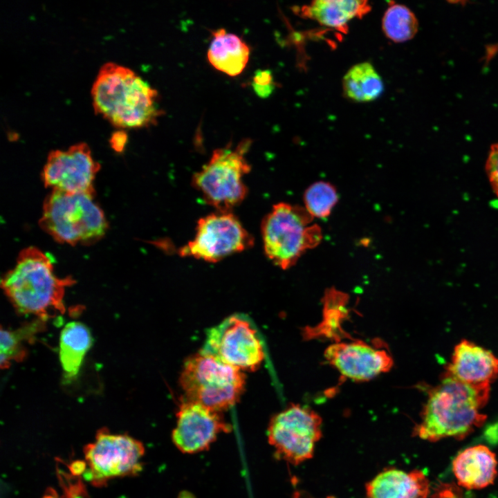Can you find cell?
Instances as JSON below:
<instances>
[{
  "instance_id": "7a4b0ae2",
  "label": "cell",
  "mask_w": 498,
  "mask_h": 498,
  "mask_svg": "<svg viewBox=\"0 0 498 498\" xmlns=\"http://www.w3.org/2000/svg\"><path fill=\"white\" fill-rule=\"evenodd\" d=\"M91 94L95 113L119 129L149 127L163 113L158 91L131 69L114 62L100 68Z\"/></svg>"
},
{
  "instance_id": "9c48e42d",
  "label": "cell",
  "mask_w": 498,
  "mask_h": 498,
  "mask_svg": "<svg viewBox=\"0 0 498 498\" xmlns=\"http://www.w3.org/2000/svg\"><path fill=\"white\" fill-rule=\"evenodd\" d=\"M322 420L311 408L291 404L275 415L268 427V439L276 455L293 465L311 459L322 437Z\"/></svg>"
},
{
  "instance_id": "5bb4252c",
  "label": "cell",
  "mask_w": 498,
  "mask_h": 498,
  "mask_svg": "<svg viewBox=\"0 0 498 498\" xmlns=\"http://www.w3.org/2000/svg\"><path fill=\"white\" fill-rule=\"evenodd\" d=\"M329 365L342 376L354 381H367L389 371L394 360L385 349L360 340L336 342L324 351Z\"/></svg>"
},
{
  "instance_id": "ba28073f",
  "label": "cell",
  "mask_w": 498,
  "mask_h": 498,
  "mask_svg": "<svg viewBox=\"0 0 498 498\" xmlns=\"http://www.w3.org/2000/svg\"><path fill=\"white\" fill-rule=\"evenodd\" d=\"M144 454L145 447L138 439L102 428L84 448L82 477L95 486H102L115 478L138 474L142 470Z\"/></svg>"
},
{
  "instance_id": "ac0fdd59",
  "label": "cell",
  "mask_w": 498,
  "mask_h": 498,
  "mask_svg": "<svg viewBox=\"0 0 498 498\" xmlns=\"http://www.w3.org/2000/svg\"><path fill=\"white\" fill-rule=\"evenodd\" d=\"M212 36L207 53L210 64L228 75H239L249 60L248 45L238 35L228 33L224 28L213 31Z\"/></svg>"
},
{
  "instance_id": "d4e9b609",
  "label": "cell",
  "mask_w": 498,
  "mask_h": 498,
  "mask_svg": "<svg viewBox=\"0 0 498 498\" xmlns=\"http://www.w3.org/2000/svg\"><path fill=\"white\" fill-rule=\"evenodd\" d=\"M70 472L57 466V474L61 486L62 492L49 488L41 498H88L86 488L83 483L82 474L75 472L71 465H68Z\"/></svg>"
},
{
  "instance_id": "ffe728a7",
  "label": "cell",
  "mask_w": 498,
  "mask_h": 498,
  "mask_svg": "<svg viewBox=\"0 0 498 498\" xmlns=\"http://www.w3.org/2000/svg\"><path fill=\"white\" fill-rule=\"evenodd\" d=\"M92 342L89 329L81 322H71L62 329L59 356L64 378L67 383L77 378Z\"/></svg>"
},
{
  "instance_id": "d6986e66",
  "label": "cell",
  "mask_w": 498,
  "mask_h": 498,
  "mask_svg": "<svg viewBox=\"0 0 498 498\" xmlns=\"http://www.w3.org/2000/svg\"><path fill=\"white\" fill-rule=\"evenodd\" d=\"M371 10L367 1L316 0L302 8L303 16L324 26L343 31L347 24Z\"/></svg>"
},
{
  "instance_id": "9a60e30c",
  "label": "cell",
  "mask_w": 498,
  "mask_h": 498,
  "mask_svg": "<svg viewBox=\"0 0 498 498\" xmlns=\"http://www.w3.org/2000/svg\"><path fill=\"white\" fill-rule=\"evenodd\" d=\"M444 374L474 386H490L498 376V358L466 340L454 349Z\"/></svg>"
},
{
  "instance_id": "2e32d148",
  "label": "cell",
  "mask_w": 498,
  "mask_h": 498,
  "mask_svg": "<svg viewBox=\"0 0 498 498\" xmlns=\"http://www.w3.org/2000/svg\"><path fill=\"white\" fill-rule=\"evenodd\" d=\"M429 494V481L420 470L388 468L365 486V498H427Z\"/></svg>"
},
{
  "instance_id": "52a82bcc",
  "label": "cell",
  "mask_w": 498,
  "mask_h": 498,
  "mask_svg": "<svg viewBox=\"0 0 498 498\" xmlns=\"http://www.w3.org/2000/svg\"><path fill=\"white\" fill-rule=\"evenodd\" d=\"M250 145V139H244L234 147L229 145L214 149L210 160L194 174L193 187L216 210L231 211L246 197L243 178L251 169L246 157Z\"/></svg>"
},
{
  "instance_id": "7402d4cb",
  "label": "cell",
  "mask_w": 498,
  "mask_h": 498,
  "mask_svg": "<svg viewBox=\"0 0 498 498\" xmlns=\"http://www.w3.org/2000/svg\"><path fill=\"white\" fill-rule=\"evenodd\" d=\"M44 320L37 318L16 329L1 328L0 365L1 369H8L12 362H21L27 356L25 343L31 342L37 333L44 331Z\"/></svg>"
},
{
  "instance_id": "83f0119b",
  "label": "cell",
  "mask_w": 498,
  "mask_h": 498,
  "mask_svg": "<svg viewBox=\"0 0 498 498\" xmlns=\"http://www.w3.org/2000/svg\"><path fill=\"white\" fill-rule=\"evenodd\" d=\"M127 142V134L125 131L119 130L112 133L110 143L111 147L117 152L123 151Z\"/></svg>"
},
{
  "instance_id": "44dd1931",
  "label": "cell",
  "mask_w": 498,
  "mask_h": 498,
  "mask_svg": "<svg viewBox=\"0 0 498 498\" xmlns=\"http://www.w3.org/2000/svg\"><path fill=\"white\" fill-rule=\"evenodd\" d=\"M343 94L355 102H369L384 91V83L375 67L368 62L352 66L342 78Z\"/></svg>"
},
{
  "instance_id": "603a6c76",
  "label": "cell",
  "mask_w": 498,
  "mask_h": 498,
  "mask_svg": "<svg viewBox=\"0 0 498 498\" xmlns=\"http://www.w3.org/2000/svg\"><path fill=\"white\" fill-rule=\"evenodd\" d=\"M418 29L414 13L406 6L393 3L385 10L382 19V30L385 37L395 43L412 39Z\"/></svg>"
},
{
  "instance_id": "30bf717a",
  "label": "cell",
  "mask_w": 498,
  "mask_h": 498,
  "mask_svg": "<svg viewBox=\"0 0 498 498\" xmlns=\"http://www.w3.org/2000/svg\"><path fill=\"white\" fill-rule=\"evenodd\" d=\"M254 239L232 211L216 210L197 221L193 239L181 248V257L210 263L249 249Z\"/></svg>"
},
{
  "instance_id": "8992f818",
  "label": "cell",
  "mask_w": 498,
  "mask_h": 498,
  "mask_svg": "<svg viewBox=\"0 0 498 498\" xmlns=\"http://www.w3.org/2000/svg\"><path fill=\"white\" fill-rule=\"evenodd\" d=\"M179 382L184 400L221 412L238 401L245 387V376L201 350L185 361Z\"/></svg>"
},
{
  "instance_id": "6da1fadb",
  "label": "cell",
  "mask_w": 498,
  "mask_h": 498,
  "mask_svg": "<svg viewBox=\"0 0 498 498\" xmlns=\"http://www.w3.org/2000/svg\"><path fill=\"white\" fill-rule=\"evenodd\" d=\"M489 394L490 386L471 385L443 374L428 393L414 436L430 442L464 439L485 423L486 416L480 411Z\"/></svg>"
},
{
  "instance_id": "7c38bea8",
  "label": "cell",
  "mask_w": 498,
  "mask_h": 498,
  "mask_svg": "<svg viewBox=\"0 0 498 498\" xmlns=\"http://www.w3.org/2000/svg\"><path fill=\"white\" fill-rule=\"evenodd\" d=\"M100 165L89 145L80 142L66 150H53L42 172L46 187L67 193L95 194L93 182Z\"/></svg>"
},
{
  "instance_id": "4fadbf2b",
  "label": "cell",
  "mask_w": 498,
  "mask_h": 498,
  "mask_svg": "<svg viewBox=\"0 0 498 498\" xmlns=\"http://www.w3.org/2000/svg\"><path fill=\"white\" fill-rule=\"evenodd\" d=\"M172 441L182 452L196 453L209 448L221 432L230 430L220 412L201 404L183 400L176 414Z\"/></svg>"
},
{
  "instance_id": "5b68a950",
  "label": "cell",
  "mask_w": 498,
  "mask_h": 498,
  "mask_svg": "<svg viewBox=\"0 0 498 498\" xmlns=\"http://www.w3.org/2000/svg\"><path fill=\"white\" fill-rule=\"evenodd\" d=\"M304 206L280 202L264 217L261 234L266 257L282 270L297 262L323 238L322 228Z\"/></svg>"
},
{
  "instance_id": "3957f363",
  "label": "cell",
  "mask_w": 498,
  "mask_h": 498,
  "mask_svg": "<svg viewBox=\"0 0 498 498\" xmlns=\"http://www.w3.org/2000/svg\"><path fill=\"white\" fill-rule=\"evenodd\" d=\"M75 283L71 277H57L50 256L30 246L19 254L15 267L2 277L1 286L17 313L46 321L64 313L66 288Z\"/></svg>"
},
{
  "instance_id": "4316f807",
  "label": "cell",
  "mask_w": 498,
  "mask_h": 498,
  "mask_svg": "<svg viewBox=\"0 0 498 498\" xmlns=\"http://www.w3.org/2000/svg\"><path fill=\"white\" fill-rule=\"evenodd\" d=\"M486 171L494 193L498 197V142L492 145L486 164Z\"/></svg>"
},
{
  "instance_id": "cb8c5ba5",
  "label": "cell",
  "mask_w": 498,
  "mask_h": 498,
  "mask_svg": "<svg viewBox=\"0 0 498 498\" xmlns=\"http://www.w3.org/2000/svg\"><path fill=\"white\" fill-rule=\"evenodd\" d=\"M338 199L336 187L329 182L320 181L305 190L304 207L314 219H325L331 214Z\"/></svg>"
},
{
  "instance_id": "484cf974",
  "label": "cell",
  "mask_w": 498,
  "mask_h": 498,
  "mask_svg": "<svg viewBox=\"0 0 498 498\" xmlns=\"http://www.w3.org/2000/svg\"><path fill=\"white\" fill-rule=\"evenodd\" d=\"M252 87L255 93L261 98L268 97L275 88L272 72L269 70L256 71L253 77Z\"/></svg>"
},
{
  "instance_id": "e0dca14e",
  "label": "cell",
  "mask_w": 498,
  "mask_h": 498,
  "mask_svg": "<svg viewBox=\"0 0 498 498\" xmlns=\"http://www.w3.org/2000/svg\"><path fill=\"white\" fill-rule=\"evenodd\" d=\"M496 456L487 446L477 445L461 452L452 462V470L460 486L482 489L493 483L497 471Z\"/></svg>"
},
{
  "instance_id": "277c9868",
  "label": "cell",
  "mask_w": 498,
  "mask_h": 498,
  "mask_svg": "<svg viewBox=\"0 0 498 498\" xmlns=\"http://www.w3.org/2000/svg\"><path fill=\"white\" fill-rule=\"evenodd\" d=\"M39 224L57 242L71 246L94 243L108 228L94 194L57 190H52L45 199Z\"/></svg>"
},
{
  "instance_id": "8fae6325",
  "label": "cell",
  "mask_w": 498,
  "mask_h": 498,
  "mask_svg": "<svg viewBox=\"0 0 498 498\" xmlns=\"http://www.w3.org/2000/svg\"><path fill=\"white\" fill-rule=\"evenodd\" d=\"M202 350L241 371L256 370L265 358L257 331L238 315L230 316L210 329Z\"/></svg>"
}]
</instances>
